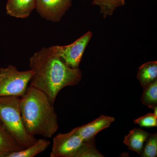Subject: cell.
I'll use <instances>...</instances> for the list:
<instances>
[{"instance_id": "cell-16", "label": "cell", "mask_w": 157, "mask_h": 157, "mask_svg": "<svg viewBox=\"0 0 157 157\" xmlns=\"http://www.w3.org/2000/svg\"><path fill=\"white\" fill-rule=\"evenodd\" d=\"M157 155V134H150L145 141L140 156L155 157Z\"/></svg>"}, {"instance_id": "cell-7", "label": "cell", "mask_w": 157, "mask_h": 157, "mask_svg": "<svg viewBox=\"0 0 157 157\" xmlns=\"http://www.w3.org/2000/svg\"><path fill=\"white\" fill-rule=\"evenodd\" d=\"M72 5V0H36V9L43 18L58 22Z\"/></svg>"}, {"instance_id": "cell-9", "label": "cell", "mask_w": 157, "mask_h": 157, "mask_svg": "<svg viewBox=\"0 0 157 157\" xmlns=\"http://www.w3.org/2000/svg\"><path fill=\"white\" fill-rule=\"evenodd\" d=\"M36 0H7V14L16 18L28 17L36 9Z\"/></svg>"}, {"instance_id": "cell-10", "label": "cell", "mask_w": 157, "mask_h": 157, "mask_svg": "<svg viewBox=\"0 0 157 157\" xmlns=\"http://www.w3.org/2000/svg\"><path fill=\"white\" fill-rule=\"evenodd\" d=\"M150 134L142 129L134 128L125 136L124 143L129 149L140 155L144 143Z\"/></svg>"}, {"instance_id": "cell-12", "label": "cell", "mask_w": 157, "mask_h": 157, "mask_svg": "<svg viewBox=\"0 0 157 157\" xmlns=\"http://www.w3.org/2000/svg\"><path fill=\"white\" fill-rule=\"evenodd\" d=\"M137 79L141 86L144 88L157 79V62H147L139 68L137 74Z\"/></svg>"}, {"instance_id": "cell-17", "label": "cell", "mask_w": 157, "mask_h": 157, "mask_svg": "<svg viewBox=\"0 0 157 157\" xmlns=\"http://www.w3.org/2000/svg\"><path fill=\"white\" fill-rule=\"evenodd\" d=\"M103 157L104 156L96 148L94 139L84 140L83 145L76 155V157Z\"/></svg>"}, {"instance_id": "cell-13", "label": "cell", "mask_w": 157, "mask_h": 157, "mask_svg": "<svg viewBox=\"0 0 157 157\" xmlns=\"http://www.w3.org/2000/svg\"><path fill=\"white\" fill-rule=\"evenodd\" d=\"M50 142L45 138L38 139L36 142L27 148L10 154L7 157H33L46 150Z\"/></svg>"}, {"instance_id": "cell-8", "label": "cell", "mask_w": 157, "mask_h": 157, "mask_svg": "<svg viewBox=\"0 0 157 157\" xmlns=\"http://www.w3.org/2000/svg\"><path fill=\"white\" fill-rule=\"evenodd\" d=\"M114 121V117L102 115L89 123L74 129L83 140H91L99 132L110 126Z\"/></svg>"}, {"instance_id": "cell-4", "label": "cell", "mask_w": 157, "mask_h": 157, "mask_svg": "<svg viewBox=\"0 0 157 157\" xmlns=\"http://www.w3.org/2000/svg\"><path fill=\"white\" fill-rule=\"evenodd\" d=\"M33 73L31 69L19 71L12 65L0 68V97L14 96L21 98L25 94Z\"/></svg>"}, {"instance_id": "cell-15", "label": "cell", "mask_w": 157, "mask_h": 157, "mask_svg": "<svg viewBox=\"0 0 157 157\" xmlns=\"http://www.w3.org/2000/svg\"><path fill=\"white\" fill-rule=\"evenodd\" d=\"M143 89L141 102L144 105L153 109L157 106V79Z\"/></svg>"}, {"instance_id": "cell-1", "label": "cell", "mask_w": 157, "mask_h": 157, "mask_svg": "<svg viewBox=\"0 0 157 157\" xmlns=\"http://www.w3.org/2000/svg\"><path fill=\"white\" fill-rule=\"evenodd\" d=\"M29 67L34 72L29 86L45 94L53 104L61 90L78 84L82 78L79 68L65 64L50 47L34 54L29 59Z\"/></svg>"}, {"instance_id": "cell-2", "label": "cell", "mask_w": 157, "mask_h": 157, "mask_svg": "<svg viewBox=\"0 0 157 157\" xmlns=\"http://www.w3.org/2000/svg\"><path fill=\"white\" fill-rule=\"evenodd\" d=\"M53 104L45 94L28 86L20 98V107L23 123L29 135L51 138L57 131L58 121Z\"/></svg>"}, {"instance_id": "cell-3", "label": "cell", "mask_w": 157, "mask_h": 157, "mask_svg": "<svg viewBox=\"0 0 157 157\" xmlns=\"http://www.w3.org/2000/svg\"><path fill=\"white\" fill-rule=\"evenodd\" d=\"M20 100V97L17 96L0 97V121L24 149L36 143L38 139L26 130L21 117Z\"/></svg>"}, {"instance_id": "cell-6", "label": "cell", "mask_w": 157, "mask_h": 157, "mask_svg": "<svg viewBox=\"0 0 157 157\" xmlns=\"http://www.w3.org/2000/svg\"><path fill=\"white\" fill-rule=\"evenodd\" d=\"M84 143L73 129L68 133H59L53 139L50 157H76Z\"/></svg>"}, {"instance_id": "cell-18", "label": "cell", "mask_w": 157, "mask_h": 157, "mask_svg": "<svg viewBox=\"0 0 157 157\" xmlns=\"http://www.w3.org/2000/svg\"><path fill=\"white\" fill-rule=\"evenodd\" d=\"M134 123L140 127L151 128L157 126V117L153 113H147L146 115L140 117L134 121Z\"/></svg>"}, {"instance_id": "cell-14", "label": "cell", "mask_w": 157, "mask_h": 157, "mask_svg": "<svg viewBox=\"0 0 157 157\" xmlns=\"http://www.w3.org/2000/svg\"><path fill=\"white\" fill-rule=\"evenodd\" d=\"M125 0H93L92 4L99 6L104 18L111 16L116 9L125 5Z\"/></svg>"}, {"instance_id": "cell-19", "label": "cell", "mask_w": 157, "mask_h": 157, "mask_svg": "<svg viewBox=\"0 0 157 157\" xmlns=\"http://www.w3.org/2000/svg\"><path fill=\"white\" fill-rule=\"evenodd\" d=\"M153 109H154V115L157 117V106L154 107V108H153Z\"/></svg>"}, {"instance_id": "cell-5", "label": "cell", "mask_w": 157, "mask_h": 157, "mask_svg": "<svg viewBox=\"0 0 157 157\" xmlns=\"http://www.w3.org/2000/svg\"><path fill=\"white\" fill-rule=\"evenodd\" d=\"M93 33L88 31L70 45L51 46L50 48L68 67L78 68L82 56L91 39Z\"/></svg>"}, {"instance_id": "cell-11", "label": "cell", "mask_w": 157, "mask_h": 157, "mask_svg": "<svg viewBox=\"0 0 157 157\" xmlns=\"http://www.w3.org/2000/svg\"><path fill=\"white\" fill-rule=\"evenodd\" d=\"M23 149L0 121V157H7L10 154Z\"/></svg>"}]
</instances>
